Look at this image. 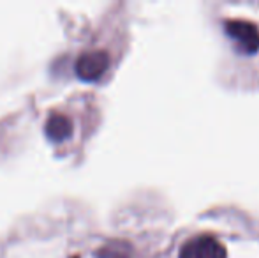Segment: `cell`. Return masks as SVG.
Wrapping results in <instances>:
<instances>
[{
    "instance_id": "obj_2",
    "label": "cell",
    "mask_w": 259,
    "mask_h": 258,
    "mask_svg": "<svg viewBox=\"0 0 259 258\" xmlns=\"http://www.w3.org/2000/svg\"><path fill=\"white\" fill-rule=\"evenodd\" d=\"M178 258H228L224 244L213 235H196L180 248Z\"/></svg>"
},
{
    "instance_id": "obj_5",
    "label": "cell",
    "mask_w": 259,
    "mask_h": 258,
    "mask_svg": "<svg viewBox=\"0 0 259 258\" xmlns=\"http://www.w3.org/2000/svg\"><path fill=\"white\" fill-rule=\"evenodd\" d=\"M96 258H133V248L127 242L111 241L97 249Z\"/></svg>"
},
{
    "instance_id": "obj_6",
    "label": "cell",
    "mask_w": 259,
    "mask_h": 258,
    "mask_svg": "<svg viewBox=\"0 0 259 258\" xmlns=\"http://www.w3.org/2000/svg\"><path fill=\"white\" fill-rule=\"evenodd\" d=\"M72 258H78V256H72Z\"/></svg>"
},
{
    "instance_id": "obj_3",
    "label": "cell",
    "mask_w": 259,
    "mask_h": 258,
    "mask_svg": "<svg viewBox=\"0 0 259 258\" xmlns=\"http://www.w3.org/2000/svg\"><path fill=\"white\" fill-rule=\"evenodd\" d=\"M109 67V55L104 50H87L76 59V76L83 82H97Z\"/></svg>"
},
{
    "instance_id": "obj_1",
    "label": "cell",
    "mask_w": 259,
    "mask_h": 258,
    "mask_svg": "<svg viewBox=\"0 0 259 258\" xmlns=\"http://www.w3.org/2000/svg\"><path fill=\"white\" fill-rule=\"evenodd\" d=\"M226 34L235 41V46L243 55H254L259 52V28L245 20H229L224 25Z\"/></svg>"
},
{
    "instance_id": "obj_4",
    "label": "cell",
    "mask_w": 259,
    "mask_h": 258,
    "mask_svg": "<svg viewBox=\"0 0 259 258\" xmlns=\"http://www.w3.org/2000/svg\"><path fill=\"white\" fill-rule=\"evenodd\" d=\"M72 121L64 114H52L45 124V134L53 143H62L72 136Z\"/></svg>"
}]
</instances>
